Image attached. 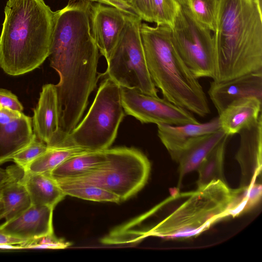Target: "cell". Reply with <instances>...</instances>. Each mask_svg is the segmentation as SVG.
<instances>
[{"label":"cell","mask_w":262,"mask_h":262,"mask_svg":"<svg viewBox=\"0 0 262 262\" xmlns=\"http://www.w3.org/2000/svg\"><path fill=\"white\" fill-rule=\"evenodd\" d=\"M91 5L79 0L54 13L48 57L59 77L55 85L59 127L66 133L80 121L99 78V51L91 31Z\"/></svg>","instance_id":"cell-1"},{"label":"cell","mask_w":262,"mask_h":262,"mask_svg":"<svg viewBox=\"0 0 262 262\" xmlns=\"http://www.w3.org/2000/svg\"><path fill=\"white\" fill-rule=\"evenodd\" d=\"M213 80L262 71V10L255 0H219Z\"/></svg>","instance_id":"cell-2"},{"label":"cell","mask_w":262,"mask_h":262,"mask_svg":"<svg viewBox=\"0 0 262 262\" xmlns=\"http://www.w3.org/2000/svg\"><path fill=\"white\" fill-rule=\"evenodd\" d=\"M54 13L43 0H8L0 36V67L19 76L41 65L49 55Z\"/></svg>","instance_id":"cell-3"},{"label":"cell","mask_w":262,"mask_h":262,"mask_svg":"<svg viewBox=\"0 0 262 262\" xmlns=\"http://www.w3.org/2000/svg\"><path fill=\"white\" fill-rule=\"evenodd\" d=\"M140 32L149 73L163 98L200 117L209 114L206 95L174 47L170 27L142 23Z\"/></svg>","instance_id":"cell-4"},{"label":"cell","mask_w":262,"mask_h":262,"mask_svg":"<svg viewBox=\"0 0 262 262\" xmlns=\"http://www.w3.org/2000/svg\"><path fill=\"white\" fill-rule=\"evenodd\" d=\"M236 191L229 188L225 182L217 180L188 192L185 201L159 222L140 232L136 241L149 236L167 239L196 236L216 221L228 216Z\"/></svg>","instance_id":"cell-5"},{"label":"cell","mask_w":262,"mask_h":262,"mask_svg":"<svg viewBox=\"0 0 262 262\" xmlns=\"http://www.w3.org/2000/svg\"><path fill=\"white\" fill-rule=\"evenodd\" d=\"M125 114L120 86L105 77L86 115L68 135L62 147L89 151L109 148L117 137Z\"/></svg>","instance_id":"cell-6"},{"label":"cell","mask_w":262,"mask_h":262,"mask_svg":"<svg viewBox=\"0 0 262 262\" xmlns=\"http://www.w3.org/2000/svg\"><path fill=\"white\" fill-rule=\"evenodd\" d=\"M107 160L89 173L75 179L57 181L61 185H90L101 187L124 201L146 184L150 164L146 156L132 147L105 149Z\"/></svg>","instance_id":"cell-7"},{"label":"cell","mask_w":262,"mask_h":262,"mask_svg":"<svg viewBox=\"0 0 262 262\" xmlns=\"http://www.w3.org/2000/svg\"><path fill=\"white\" fill-rule=\"evenodd\" d=\"M141 24L138 15L126 14L124 27L106 60V70L99 75L110 78L120 87L157 97L158 90L146 61L140 32Z\"/></svg>","instance_id":"cell-8"},{"label":"cell","mask_w":262,"mask_h":262,"mask_svg":"<svg viewBox=\"0 0 262 262\" xmlns=\"http://www.w3.org/2000/svg\"><path fill=\"white\" fill-rule=\"evenodd\" d=\"M176 1L178 8L170 27L173 43L196 78L213 79L214 56L211 31L196 19L185 0Z\"/></svg>","instance_id":"cell-9"},{"label":"cell","mask_w":262,"mask_h":262,"mask_svg":"<svg viewBox=\"0 0 262 262\" xmlns=\"http://www.w3.org/2000/svg\"><path fill=\"white\" fill-rule=\"evenodd\" d=\"M122 105L126 115L142 123L182 125L200 122L192 113L165 99L121 87Z\"/></svg>","instance_id":"cell-10"},{"label":"cell","mask_w":262,"mask_h":262,"mask_svg":"<svg viewBox=\"0 0 262 262\" xmlns=\"http://www.w3.org/2000/svg\"><path fill=\"white\" fill-rule=\"evenodd\" d=\"M126 14L106 5L96 3L91 7L92 35L106 60L115 47L126 23Z\"/></svg>","instance_id":"cell-11"},{"label":"cell","mask_w":262,"mask_h":262,"mask_svg":"<svg viewBox=\"0 0 262 262\" xmlns=\"http://www.w3.org/2000/svg\"><path fill=\"white\" fill-rule=\"evenodd\" d=\"M208 94L219 114L232 102L244 97H255L262 100V71L225 81L213 80Z\"/></svg>","instance_id":"cell-12"},{"label":"cell","mask_w":262,"mask_h":262,"mask_svg":"<svg viewBox=\"0 0 262 262\" xmlns=\"http://www.w3.org/2000/svg\"><path fill=\"white\" fill-rule=\"evenodd\" d=\"M238 134L239 145L235 158L241 169L240 187H246L255 183L261 171L262 115Z\"/></svg>","instance_id":"cell-13"},{"label":"cell","mask_w":262,"mask_h":262,"mask_svg":"<svg viewBox=\"0 0 262 262\" xmlns=\"http://www.w3.org/2000/svg\"><path fill=\"white\" fill-rule=\"evenodd\" d=\"M158 136L171 159L178 162L182 153L200 137L221 129L218 117L205 123L157 124Z\"/></svg>","instance_id":"cell-14"},{"label":"cell","mask_w":262,"mask_h":262,"mask_svg":"<svg viewBox=\"0 0 262 262\" xmlns=\"http://www.w3.org/2000/svg\"><path fill=\"white\" fill-rule=\"evenodd\" d=\"M53 210L49 206L32 205L18 216L5 222L0 229L26 242L54 232Z\"/></svg>","instance_id":"cell-15"},{"label":"cell","mask_w":262,"mask_h":262,"mask_svg":"<svg viewBox=\"0 0 262 262\" xmlns=\"http://www.w3.org/2000/svg\"><path fill=\"white\" fill-rule=\"evenodd\" d=\"M32 119L36 138L47 146L52 145L59 130L58 99L55 85L42 86Z\"/></svg>","instance_id":"cell-16"},{"label":"cell","mask_w":262,"mask_h":262,"mask_svg":"<svg viewBox=\"0 0 262 262\" xmlns=\"http://www.w3.org/2000/svg\"><path fill=\"white\" fill-rule=\"evenodd\" d=\"M261 100L247 97L232 102L219 114L221 129L229 136L254 124L262 115Z\"/></svg>","instance_id":"cell-17"},{"label":"cell","mask_w":262,"mask_h":262,"mask_svg":"<svg viewBox=\"0 0 262 262\" xmlns=\"http://www.w3.org/2000/svg\"><path fill=\"white\" fill-rule=\"evenodd\" d=\"M32 119L24 114L6 124H0V165L27 146L35 138Z\"/></svg>","instance_id":"cell-18"},{"label":"cell","mask_w":262,"mask_h":262,"mask_svg":"<svg viewBox=\"0 0 262 262\" xmlns=\"http://www.w3.org/2000/svg\"><path fill=\"white\" fill-rule=\"evenodd\" d=\"M20 181L29 193L32 205L54 208L66 196L49 172H24Z\"/></svg>","instance_id":"cell-19"},{"label":"cell","mask_w":262,"mask_h":262,"mask_svg":"<svg viewBox=\"0 0 262 262\" xmlns=\"http://www.w3.org/2000/svg\"><path fill=\"white\" fill-rule=\"evenodd\" d=\"M107 160L105 150L86 151L72 156L50 172L57 181L83 176L102 165Z\"/></svg>","instance_id":"cell-20"},{"label":"cell","mask_w":262,"mask_h":262,"mask_svg":"<svg viewBox=\"0 0 262 262\" xmlns=\"http://www.w3.org/2000/svg\"><path fill=\"white\" fill-rule=\"evenodd\" d=\"M226 136L221 129L205 135L196 140L182 153L177 162L179 164V184L185 174L198 169L204 159Z\"/></svg>","instance_id":"cell-21"},{"label":"cell","mask_w":262,"mask_h":262,"mask_svg":"<svg viewBox=\"0 0 262 262\" xmlns=\"http://www.w3.org/2000/svg\"><path fill=\"white\" fill-rule=\"evenodd\" d=\"M6 222L18 216L32 205L29 193L20 178L15 179L0 189Z\"/></svg>","instance_id":"cell-22"},{"label":"cell","mask_w":262,"mask_h":262,"mask_svg":"<svg viewBox=\"0 0 262 262\" xmlns=\"http://www.w3.org/2000/svg\"><path fill=\"white\" fill-rule=\"evenodd\" d=\"M228 137L226 135L199 166L197 169L199 172L198 188L204 187L215 181L225 182L223 174V165Z\"/></svg>","instance_id":"cell-23"},{"label":"cell","mask_w":262,"mask_h":262,"mask_svg":"<svg viewBox=\"0 0 262 262\" xmlns=\"http://www.w3.org/2000/svg\"><path fill=\"white\" fill-rule=\"evenodd\" d=\"M89 151L77 147L48 146L47 150L32 162L24 172L47 173L69 158Z\"/></svg>","instance_id":"cell-24"},{"label":"cell","mask_w":262,"mask_h":262,"mask_svg":"<svg viewBox=\"0 0 262 262\" xmlns=\"http://www.w3.org/2000/svg\"><path fill=\"white\" fill-rule=\"evenodd\" d=\"M261 195L262 186L260 184L254 183L236 189L235 197L227 212L228 216L234 217L252 209L260 201Z\"/></svg>","instance_id":"cell-25"},{"label":"cell","mask_w":262,"mask_h":262,"mask_svg":"<svg viewBox=\"0 0 262 262\" xmlns=\"http://www.w3.org/2000/svg\"><path fill=\"white\" fill-rule=\"evenodd\" d=\"M59 185L66 195L94 202L118 203L121 201L115 194L96 186L61 184Z\"/></svg>","instance_id":"cell-26"},{"label":"cell","mask_w":262,"mask_h":262,"mask_svg":"<svg viewBox=\"0 0 262 262\" xmlns=\"http://www.w3.org/2000/svg\"><path fill=\"white\" fill-rule=\"evenodd\" d=\"M196 19L211 32L215 27L219 0H185Z\"/></svg>","instance_id":"cell-27"},{"label":"cell","mask_w":262,"mask_h":262,"mask_svg":"<svg viewBox=\"0 0 262 262\" xmlns=\"http://www.w3.org/2000/svg\"><path fill=\"white\" fill-rule=\"evenodd\" d=\"M154 23L172 26L178 8L176 0H150Z\"/></svg>","instance_id":"cell-28"},{"label":"cell","mask_w":262,"mask_h":262,"mask_svg":"<svg viewBox=\"0 0 262 262\" xmlns=\"http://www.w3.org/2000/svg\"><path fill=\"white\" fill-rule=\"evenodd\" d=\"M47 148L48 146L36 137L24 149L15 155L11 160L24 171Z\"/></svg>","instance_id":"cell-29"},{"label":"cell","mask_w":262,"mask_h":262,"mask_svg":"<svg viewBox=\"0 0 262 262\" xmlns=\"http://www.w3.org/2000/svg\"><path fill=\"white\" fill-rule=\"evenodd\" d=\"M71 243L61 238H57L54 232L28 241L21 244L22 249H64L71 245Z\"/></svg>","instance_id":"cell-30"},{"label":"cell","mask_w":262,"mask_h":262,"mask_svg":"<svg viewBox=\"0 0 262 262\" xmlns=\"http://www.w3.org/2000/svg\"><path fill=\"white\" fill-rule=\"evenodd\" d=\"M130 6L142 20L154 23L150 0H130Z\"/></svg>","instance_id":"cell-31"},{"label":"cell","mask_w":262,"mask_h":262,"mask_svg":"<svg viewBox=\"0 0 262 262\" xmlns=\"http://www.w3.org/2000/svg\"><path fill=\"white\" fill-rule=\"evenodd\" d=\"M23 173L24 170L17 165L6 169L0 166V189L10 182L21 178Z\"/></svg>","instance_id":"cell-32"},{"label":"cell","mask_w":262,"mask_h":262,"mask_svg":"<svg viewBox=\"0 0 262 262\" xmlns=\"http://www.w3.org/2000/svg\"><path fill=\"white\" fill-rule=\"evenodd\" d=\"M0 105L20 112H22L24 109L15 95L3 89H0Z\"/></svg>","instance_id":"cell-33"},{"label":"cell","mask_w":262,"mask_h":262,"mask_svg":"<svg viewBox=\"0 0 262 262\" xmlns=\"http://www.w3.org/2000/svg\"><path fill=\"white\" fill-rule=\"evenodd\" d=\"M25 242H26L25 241L8 235L0 229V249H22L20 245Z\"/></svg>","instance_id":"cell-34"},{"label":"cell","mask_w":262,"mask_h":262,"mask_svg":"<svg viewBox=\"0 0 262 262\" xmlns=\"http://www.w3.org/2000/svg\"><path fill=\"white\" fill-rule=\"evenodd\" d=\"M23 114L22 112L2 106L0 108V124L9 123L20 118Z\"/></svg>","instance_id":"cell-35"},{"label":"cell","mask_w":262,"mask_h":262,"mask_svg":"<svg viewBox=\"0 0 262 262\" xmlns=\"http://www.w3.org/2000/svg\"><path fill=\"white\" fill-rule=\"evenodd\" d=\"M89 2H96L102 4L114 7L127 14L136 15L129 7L120 3L118 0H85Z\"/></svg>","instance_id":"cell-36"},{"label":"cell","mask_w":262,"mask_h":262,"mask_svg":"<svg viewBox=\"0 0 262 262\" xmlns=\"http://www.w3.org/2000/svg\"><path fill=\"white\" fill-rule=\"evenodd\" d=\"M4 206L0 194V220H1L3 218H4Z\"/></svg>","instance_id":"cell-37"},{"label":"cell","mask_w":262,"mask_h":262,"mask_svg":"<svg viewBox=\"0 0 262 262\" xmlns=\"http://www.w3.org/2000/svg\"><path fill=\"white\" fill-rule=\"evenodd\" d=\"M118 1L119 2H120V3L123 4L124 5H125L131 8L130 6V0H118Z\"/></svg>","instance_id":"cell-38"},{"label":"cell","mask_w":262,"mask_h":262,"mask_svg":"<svg viewBox=\"0 0 262 262\" xmlns=\"http://www.w3.org/2000/svg\"><path fill=\"white\" fill-rule=\"evenodd\" d=\"M262 1L261 0H255L256 4H257L258 7L262 10Z\"/></svg>","instance_id":"cell-39"},{"label":"cell","mask_w":262,"mask_h":262,"mask_svg":"<svg viewBox=\"0 0 262 262\" xmlns=\"http://www.w3.org/2000/svg\"><path fill=\"white\" fill-rule=\"evenodd\" d=\"M2 106L0 105V108L2 107Z\"/></svg>","instance_id":"cell-40"}]
</instances>
